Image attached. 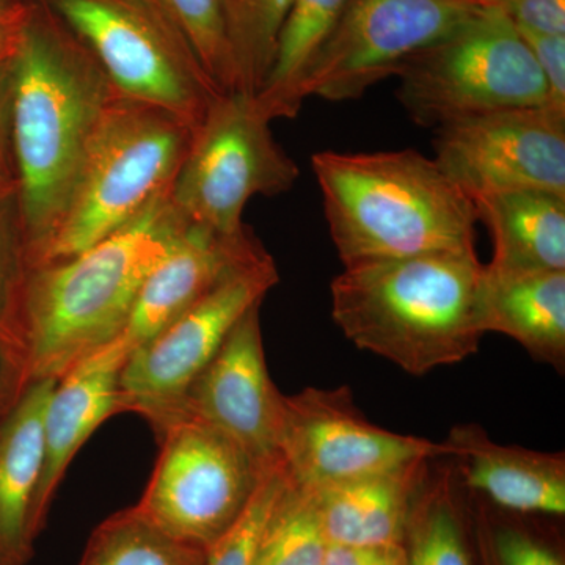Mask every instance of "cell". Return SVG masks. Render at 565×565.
I'll list each match as a JSON object with an SVG mask.
<instances>
[{
    "instance_id": "d4e9b609",
    "label": "cell",
    "mask_w": 565,
    "mask_h": 565,
    "mask_svg": "<svg viewBox=\"0 0 565 565\" xmlns=\"http://www.w3.org/2000/svg\"><path fill=\"white\" fill-rule=\"evenodd\" d=\"M296 0H228L226 32L234 90L256 95L273 68L282 24Z\"/></svg>"
},
{
    "instance_id": "f546056e",
    "label": "cell",
    "mask_w": 565,
    "mask_h": 565,
    "mask_svg": "<svg viewBox=\"0 0 565 565\" xmlns=\"http://www.w3.org/2000/svg\"><path fill=\"white\" fill-rule=\"evenodd\" d=\"M289 482L282 463L266 471L243 515L207 548L206 565H256L264 530Z\"/></svg>"
},
{
    "instance_id": "3957f363",
    "label": "cell",
    "mask_w": 565,
    "mask_h": 565,
    "mask_svg": "<svg viewBox=\"0 0 565 565\" xmlns=\"http://www.w3.org/2000/svg\"><path fill=\"white\" fill-rule=\"evenodd\" d=\"M482 275L476 248L353 264L330 286L332 318L356 348L424 375L478 352Z\"/></svg>"
},
{
    "instance_id": "8fae6325",
    "label": "cell",
    "mask_w": 565,
    "mask_h": 565,
    "mask_svg": "<svg viewBox=\"0 0 565 565\" xmlns=\"http://www.w3.org/2000/svg\"><path fill=\"white\" fill-rule=\"evenodd\" d=\"M471 0H351L337 29L294 90L299 114L308 98L360 99L394 76L416 52L437 43L475 17Z\"/></svg>"
},
{
    "instance_id": "6da1fadb",
    "label": "cell",
    "mask_w": 565,
    "mask_h": 565,
    "mask_svg": "<svg viewBox=\"0 0 565 565\" xmlns=\"http://www.w3.org/2000/svg\"><path fill=\"white\" fill-rule=\"evenodd\" d=\"M10 58L11 143L33 266L61 225L93 137L118 93L76 33L36 0L18 24Z\"/></svg>"
},
{
    "instance_id": "30bf717a",
    "label": "cell",
    "mask_w": 565,
    "mask_h": 565,
    "mask_svg": "<svg viewBox=\"0 0 565 565\" xmlns=\"http://www.w3.org/2000/svg\"><path fill=\"white\" fill-rule=\"evenodd\" d=\"M158 440L161 455L137 511L207 550L243 515L266 471L228 435L195 419L170 424Z\"/></svg>"
},
{
    "instance_id": "7402d4cb",
    "label": "cell",
    "mask_w": 565,
    "mask_h": 565,
    "mask_svg": "<svg viewBox=\"0 0 565 565\" xmlns=\"http://www.w3.org/2000/svg\"><path fill=\"white\" fill-rule=\"evenodd\" d=\"M445 459L430 460L415 494L404 535L407 565H475L468 492Z\"/></svg>"
},
{
    "instance_id": "8d00e7d4",
    "label": "cell",
    "mask_w": 565,
    "mask_h": 565,
    "mask_svg": "<svg viewBox=\"0 0 565 565\" xmlns=\"http://www.w3.org/2000/svg\"><path fill=\"white\" fill-rule=\"evenodd\" d=\"M17 28L0 22V61L10 57L13 54L14 43H17Z\"/></svg>"
},
{
    "instance_id": "484cf974",
    "label": "cell",
    "mask_w": 565,
    "mask_h": 565,
    "mask_svg": "<svg viewBox=\"0 0 565 565\" xmlns=\"http://www.w3.org/2000/svg\"><path fill=\"white\" fill-rule=\"evenodd\" d=\"M326 548L315 493L289 482L264 530L256 565H322Z\"/></svg>"
},
{
    "instance_id": "74e56055",
    "label": "cell",
    "mask_w": 565,
    "mask_h": 565,
    "mask_svg": "<svg viewBox=\"0 0 565 565\" xmlns=\"http://www.w3.org/2000/svg\"><path fill=\"white\" fill-rule=\"evenodd\" d=\"M471 2L481 7H503L508 0H471Z\"/></svg>"
},
{
    "instance_id": "f1b7e54d",
    "label": "cell",
    "mask_w": 565,
    "mask_h": 565,
    "mask_svg": "<svg viewBox=\"0 0 565 565\" xmlns=\"http://www.w3.org/2000/svg\"><path fill=\"white\" fill-rule=\"evenodd\" d=\"M29 269L28 237L14 185L0 191V337L20 344L21 300Z\"/></svg>"
},
{
    "instance_id": "d6986e66",
    "label": "cell",
    "mask_w": 565,
    "mask_h": 565,
    "mask_svg": "<svg viewBox=\"0 0 565 565\" xmlns=\"http://www.w3.org/2000/svg\"><path fill=\"white\" fill-rule=\"evenodd\" d=\"M479 307L484 333L512 338L564 374L565 270L497 273L484 264Z\"/></svg>"
},
{
    "instance_id": "603a6c76",
    "label": "cell",
    "mask_w": 565,
    "mask_h": 565,
    "mask_svg": "<svg viewBox=\"0 0 565 565\" xmlns=\"http://www.w3.org/2000/svg\"><path fill=\"white\" fill-rule=\"evenodd\" d=\"M351 0H296L278 35L273 68L255 99L270 120L294 118L292 96L305 71L337 29Z\"/></svg>"
},
{
    "instance_id": "cb8c5ba5",
    "label": "cell",
    "mask_w": 565,
    "mask_h": 565,
    "mask_svg": "<svg viewBox=\"0 0 565 565\" xmlns=\"http://www.w3.org/2000/svg\"><path fill=\"white\" fill-rule=\"evenodd\" d=\"M207 550L150 522L136 505L96 526L77 565H206Z\"/></svg>"
},
{
    "instance_id": "44dd1931",
    "label": "cell",
    "mask_w": 565,
    "mask_h": 565,
    "mask_svg": "<svg viewBox=\"0 0 565 565\" xmlns=\"http://www.w3.org/2000/svg\"><path fill=\"white\" fill-rule=\"evenodd\" d=\"M492 236L497 273L565 270V196L544 191L490 193L473 200Z\"/></svg>"
},
{
    "instance_id": "e575fe53",
    "label": "cell",
    "mask_w": 565,
    "mask_h": 565,
    "mask_svg": "<svg viewBox=\"0 0 565 565\" xmlns=\"http://www.w3.org/2000/svg\"><path fill=\"white\" fill-rule=\"evenodd\" d=\"M322 565H407L404 544L327 545Z\"/></svg>"
},
{
    "instance_id": "836d02e7",
    "label": "cell",
    "mask_w": 565,
    "mask_h": 565,
    "mask_svg": "<svg viewBox=\"0 0 565 565\" xmlns=\"http://www.w3.org/2000/svg\"><path fill=\"white\" fill-rule=\"evenodd\" d=\"M10 57L0 61V191H2V189L14 188V185H17L13 143H11L13 71H11Z\"/></svg>"
},
{
    "instance_id": "ba28073f",
    "label": "cell",
    "mask_w": 565,
    "mask_h": 565,
    "mask_svg": "<svg viewBox=\"0 0 565 565\" xmlns=\"http://www.w3.org/2000/svg\"><path fill=\"white\" fill-rule=\"evenodd\" d=\"M255 95L222 92L193 129L191 147L170 191L185 221L237 236L255 196L291 191L300 169L275 140Z\"/></svg>"
},
{
    "instance_id": "f35d334b",
    "label": "cell",
    "mask_w": 565,
    "mask_h": 565,
    "mask_svg": "<svg viewBox=\"0 0 565 565\" xmlns=\"http://www.w3.org/2000/svg\"><path fill=\"white\" fill-rule=\"evenodd\" d=\"M226 2H228V0H226Z\"/></svg>"
},
{
    "instance_id": "4316f807",
    "label": "cell",
    "mask_w": 565,
    "mask_h": 565,
    "mask_svg": "<svg viewBox=\"0 0 565 565\" xmlns=\"http://www.w3.org/2000/svg\"><path fill=\"white\" fill-rule=\"evenodd\" d=\"M475 552L481 565H565L545 535L468 492Z\"/></svg>"
},
{
    "instance_id": "ac0fdd59",
    "label": "cell",
    "mask_w": 565,
    "mask_h": 565,
    "mask_svg": "<svg viewBox=\"0 0 565 565\" xmlns=\"http://www.w3.org/2000/svg\"><path fill=\"white\" fill-rule=\"evenodd\" d=\"M57 379L32 381L0 423V565H28L36 535L33 505L44 462V414Z\"/></svg>"
},
{
    "instance_id": "5b68a950",
    "label": "cell",
    "mask_w": 565,
    "mask_h": 565,
    "mask_svg": "<svg viewBox=\"0 0 565 565\" xmlns=\"http://www.w3.org/2000/svg\"><path fill=\"white\" fill-rule=\"evenodd\" d=\"M192 136V126L177 115L115 96L93 137L61 225L36 264L84 252L170 195Z\"/></svg>"
},
{
    "instance_id": "1f68e13d",
    "label": "cell",
    "mask_w": 565,
    "mask_h": 565,
    "mask_svg": "<svg viewBox=\"0 0 565 565\" xmlns=\"http://www.w3.org/2000/svg\"><path fill=\"white\" fill-rule=\"evenodd\" d=\"M501 9L519 31L565 35V0H508Z\"/></svg>"
},
{
    "instance_id": "277c9868",
    "label": "cell",
    "mask_w": 565,
    "mask_h": 565,
    "mask_svg": "<svg viewBox=\"0 0 565 565\" xmlns=\"http://www.w3.org/2000/svg\"><path fill=\"white\" fill-rule=\"evenodd\" d=\"M311 166L344 267L473 250V202L422 152L321 151Z\"/></svg>"
},
{
    "instance_id": "83f0119b",
    "label": "cell",
    "mask_w": 565,
    "mask_h": 565,
    "mask_svg": "<svg viewBox=\"0 0 565 565\" xmlns=\"http://www.w3.org/2000/svg\"><path fill=\"white\" fill-rule=\"evenodd\" d=\"M191 43L207 76L222 92L234 90L226 32V0H159Z\"/></svg>"
},
{
    "instance_id": "8992f818",
    "label": "cell",
    "mask_w": 565,
    "mask_h": 565,
    "mask_svg": "<svg viewBox=\"0 0 565 565\" xmlns=\"http://www.w3.org/2000/svg\"><path fill=\"white\" fill-rule=\"evenodd\" d=\"M397 99L422 128L523 107L546 106L548 90L533 52L501 7L475 17L405 61Z\"/></svg>"
},
{
    "instance_id": "9a60e30c",
    "label": "cell",
    "mask_w": 565,
    "mask_h": 565,
    "mask_svg": "<svg viewBox=\"0 0 565 565\" xmlns=\"http://www.w3.org/2000/svg\"><path fill=\"white\" fill-rule=\"evenodd\" d=\"M121 338L57 379L44 414V462L33 505L39 535L74 457L110 416L126 414L121 371L129 355Z\"/></svg>"
},
{
    "instance_id": "7c38bea8",
    "label": "cell",
    "mask_w": 565,
    "mask_h": 565,
    "mask_svg": "<svg viewBox=\"0 0 565 565\" xmlns=\"http://www.w3.org/2000/svg\"><path fill=\"white\" fill-rule=\"evenodd\" d=\"M280 459L299 489H326L416 462L446 457V446L375 426L348 386L282 396Z\"/></svg>"
},
{
    "instance_id": "5bb4252c",
    "label": "cell",
    "mask_w": 565,
    "mask_h": 565,
    "mask_svg": "<svg viewBox=\"0 0 565 565\" xmlns=\"http://www.w3.org/2000/svg\"><path fill=\"white\" fill-rule=\"evenodd\" d=\"M259 310L262 305H256L241 318L189 386L180 419H195L228 435L259 470L267 471L281 465L278 440L285 394L267 370Z\"/></svg>"
},
{
    "instance_id": "9c48e42d",
    "label": "cell",
    "mask_w": 565,
    "mask_h": 565,
    "mask_svg": "<svg viewBox=\"0 0 565 565\" xmlns=\"http://www.w3.org/2000/svg\"><path fill=\"white\" fill-rule=\"evenodd\" d=\"M280 281L266 248L230 270L202 300L148 343L129 352L121 371L126 412L156 435L180 419L182 399L225 343L234 326Z\"/></svg>"
},
{
    "instance_id": "2e32d148",
    "label": "cell",
    "mask_w": 565,
    "mask_h": 565,
    "mask_svg": "<svg viewBox=\"0 0 565 565\" xmlns=\"http://www.w3.org/2000/svg\"><path fill=\"white\" fill-rule=\"evenodd\" d=\"M263 250L250 228L226 236L189 222L145 278L121 340L129 351L148 343L202 300L230 270Z\"/></svg>"
},
{
    "instance_id": "7a4b0ae2",
    "label": "cell",
    "mask_w": 565,
    "mask_h": 565,
    "mask_svg": "<svg viewBox=\"0 0 565 565\" xmlns=\"http://www.w3.org/2000/svg\"><path fill=\"white\" fill-rule=\"evenodd\" d=\"M188 223L167 195L84 252L31 266L20 311L31 382L61 379L121 338L145 278Z\"/></svg>"
},
{
    "instance_id": "4dcf8cb0",
    "label": "cell",
    "mask_w": 565,
    "mask_h": 565,
    "mask_svg": "<svg viewBox=\"0 0 565 565\" xmlns=\"http://www.w3.org/2000/svg\"><path fill=\"white\" fill-rule=\"evenodd\" d=\"M519 32L544 76L548 90L546 107L565 114V35Z\"/></svg>"
},
{
    "instance_id": "52a82bcc",
    "label": "cell",
    "mask_w": 565,
    "mask_h": 565,
    "mask_svg": "<svg viewBox=\"0 0 565 565\" xmlns=\"http://www.w3.org/2000/svg\"><path fill=\"white\" fill-rule=\"evenodd\" d=\"M102 65L115 92L177 115L193 129L222 90L159 0H36Z\"/></svg>"
},
{
    "instance_id": "d590c367",
    "label": "cell",
    "mask_w": 565,
    "mask_h": 565,
    "mask_svg": "<svg viewBox=\"0 0 565 565\" xmlns=\"http://www.w3.org/2000/svg\"><path fill=\"white\" fill-rule=\"evenodd\" d=\"M31 0H0V22L17 28L29 9Z\"/></svg>"
},
{
    "instance_id": "e0dca14e",
    "label": "cell",
    "mask_w": 565,
    "mask_h": 565,
    "mask_svg": "<svg viewBox=\"0 0 565 565\" xmlns=\"http://www.w3.org/2000/svg\"><path fill=\"white\" fill-rule=\"evenodd\" d=\"M467 492L519 515H565V455L500 445L478 424H459L445 438Z\"/></svg>"
},
{
    "instance_id": "ffe728a7",
    "label": "cell",
    "mask_w": 565,
    "mask_h": 565,
    "mask_svg": "<svg viewBox=\"0 0 565 565\" xmlns=\"http://www.w3.org/2000/svg\"><path fill=\"white\" fill-rule=\"evenodd\" d=\"M429 462L416 460L384 473L316 490V509L327 545L404 544L408 514Z\"/></svg>"
},
{
    "instance_id": "d6a6232c",
    "label": "cell",
    "mask_w": 565,
    "mask_h": 565,
    "mask_svg": "<svg viewBox=\"0 0 565 565\" xmlns=\"http://www.w3.org/2000/svg\"><path fill=\"white\" fill-rule=\"evenodd\" d=\"M31 384L24 349L18 341L0 337V423L20 403Z\"/></svg>"
},
{
    "instance_id": "4fadbf2b",
    "label": "cell",
    "mask_w": 565,
    "mask_h": 565,
    "mask_svg": "<svg viewBox=\"0 0 565 565\" xmlns=\"http://www.w3.org/2000/svg\"><path fill=\"white\" fill-rule=\"evenodd\" d=\"M434 161L473 202L490 193L565 196V114L523 107L476 115L434 129Z\"/></svg>"
}]
</instances>
